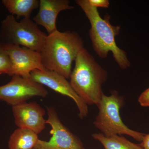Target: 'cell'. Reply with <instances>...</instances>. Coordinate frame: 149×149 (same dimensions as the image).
<instances>
[{
	"mask_svg": "<svg viewBox=\"0 0 149 149\" xmlns=\"http://www.w3.org/2000/svg\"><path fill=\"white\" fill-rule=\"evenodd\" d=\"M75 3L84 11L91 23L89 36L95 52L100 58L104 59L111 52L116 62L121 69L128 68L131 63L127 53L117 46L115 40L120 32V26L112 25L109 15L102 18L97 8L91 6L88 0H77Z\"/></svg>",
	"mask_w": 149,
	"mask_h": 149,
	"instance_id": "obj_1",
	"label": "cell"
},
{
	"mask_svg": "<svg viewBox=\"0 0 149 149\" xmlns=\"http://www.w3.org/2000/svg\"><path fill=\"white\" fill-rule=\"evenodd\" d=\"M83 47V38L77 32L57 30L47 36L40 52L42 64L45 69L69 79L72 62Z\"/></svg>",
	"mask_w": 149,
	"mask_h": 149,
	"instance_id": "obj_2",
	"label": "cell"
},
{
	"mask_svg": "<svg viewBox=\"0 0 149 149\" xmlns=\"http://www.w3.org/2000/svg\"><path fill=\"white\" fill-rule=\"evenodd\" d=\"M74 61L70 77V85L87 105L97 106L103 93L102 85L108 78L107 72L84 47Z\"/></svg>",
	"mask_w": 149,
	"mask_h": 149,
	"instance_id": "obj_3",
	"label": "cell"
},
{
	"mask_svg": "<svg viewBox=\"0 0 149 149\" xmlns=\"http://www.w3.org/2000/svg\"><path fill=\"white\" fill-rule=\"evenodd\" d=\"M110 95L103 93L98 105L99 112L94 125L105 136L126 135L142 142L146 134L131 130L123 123L120 117V109L124 104V98L117 91H113Z\"/></svg>",
	"mask_w": 149,
	"mask_h": 149,
	"instance_id": "obj_4",
	"label": "cell"
},
{
	"mask_svg": "<svg viewBox=\"0 0 149 149\" xmlns=\"http://www.w3.org/2000/svg\"><path fill=\"white\" fill-rule=\"evenodd\" d=\"M1 35L4 44L25 47L39 52L47 36L30 17L18 22L11 15L2 21Z\"/></svg>",
	"mask_w": 149,
	"mask_h": 149,
	"instance_id": "obj_5",
	"label": "cell"
},
{
	"mask_svg": "<svg viewBox=\"0 0 149 149\" xmlns=\"http://www.w3.org/2000/svg\"><path fill=\"white\" fill-rule=\"evenodd\" d=\"M48 119L46 123L51 126L49 141L39 139L33 149H85L83 143L65 126L53 107H47Z\"/></svg>",
	"mask_w": 149,
	"mask_h": 149,
	"instance_id": "obj_6",
	"label": "cell"
},
{
	"mask_svg": "<svg viewBox=\"0 0 149 149\" xmlns=\"http://www.w3.org/2000/svg\"><path fill=\"white\" fill-rule=\"evenodd\" d=\"M48 94L43 85L19 75H13L8 83L0 86V100L12 106L23 103L34 97H45Z\"/></svg>",
	"mask_w": 149,
	"mask_h": 149,
	"instance_id": "obj_7",
	"label": "cell"
},
{
	"mask_svg": "<svg viewBox=\"0 0 149 149\" xmlns=\"http://www.w3.org/2000/svg\"><path fill=\"white\" fill-rule=\"evenodd\" d=\"M30 78L36 83L73 100L78 108L80 118H85L88 116V105L75 93L70 83L61 74L46 69L42 70H36L31 72Z\"/></svg>",
	"mask_w": 149,
	"mask_h": 149,
	"instance_id": "obj_8",
	"label": "cell"
},
{
	"mask_svg": "<svg viewBox=\"0 0 149 149\" xmlns=\"http://www.w3.org/2000/svg\"><path fill=\"white\" fill-rule=\"evenodd\" d=\"M4 44L11 63L10 76L30 78L32 71L45 69L42 64L40 52L25 47Z\"/></svg>",
	"mask_w": 149,
	"mask_h": 149,
	"instance_id": "obj_9",
	"label": "cell"
},
{
	"mask_svg": "<svg viewBox=\"0 0 149 149\" xmlns=\"http://www.w3.org/2000/svg\"><path fill=\"white\" fill-rule=\"evenodd\" d=\"M12 110L15 123L18 128L32 130L37 135L45 128V111L36 102H25L14 106Z\"/></svg>",
	"mask_w": 149,
	"mask_h": 149,
	"instance_id": "obj_10",
	"label": "cell"
},
{
	"mask_svg": "<svg viewBox=\"0 0 149 149\" xmlns=\"http://www.w3.org/2000/svg\"><path fill=\"white\" fill-rule=\"evenodd\" d=\"M74 8L68 0H40L39 11L33 20L45 27L48 35H50L57 30L56 22L58 14Z\"/></svg>",
	"mask_w": 149,
	"mask_h": 149,
	"instance_id": "obj_11",
	"label": "cell"
},
{
	"mask_svg": "<svg viewBox=\"0 0 149 149\" xmlns=\"http://www.w3.org/2000/svg\"><path fill=\"white\" fill-rule=\"evenodd\" d=\"M38 135L28 129L18 128L10 135L9 149H33L39 140Z\"/></svg>",
	"mask_w": 149,
	"mask_h": 149,
	"instance_id": "obj_12",
	"label": "cell"
},
{
	"mask_svg": "<svg viewBox=\"0 0 149 149\" xmlns=\"http://www.w3.org/2000/svg\"><path fill=\"white\" fill-rule=\"evenodd\" d=\"M2 3L11 15L17 17H30L34 10L39 7L38 0H3Z\"/></svg>",
	"mask_w": 149,
	"mask_h": 149,
	"instance_id": "obj_13",
	"label": "cell"
},
{
	"mask_svg": "<svg viewBox=\"0 0 149 149\" xmlns=\"http://www.w3.org/2000/svg\"><path fill=\"white\" fill-rule=\"evenodd\" d=\"M92 136L100 142L105 149H144L141 144L134 143L119 135L106 136L102 133H95Z\"/></svg>",
	"mask_w": 149,
	"mask_h": 149,
	"instance_id": "obj_14",
	"label": "cell"
},
{
	"mask_svg": "<svg viewBox=\"0 0 149 149\" xmlns=\"http://www.w3.org/2000/svg\"><path fill=\"white\" fill-rule=\"evenodd\" d=\"M12 64L10 58L6 50L4 43L0 41V74L10 75Z\"/></svg>",
	"mask_w": 149,
	"mask_h": 149,
	"instance_id": "obj_15",
	"label": "cell"
},
{
	"mask_svg": "<svg viewBox=\"0 0 149 149\" xmlns=\"http://www.w3.org/2000/svg\"><path fill=\"white\" fill-rule=\"evenodd\" d=\"M138 101L141 106L149 107V88L141 93Z\"/></svg>",
	"mask_w": 149,
	"mask_h": 149,
	"instance_id": "obj_16",
	"label": "cell"
},
{
	"mask_svg": "<svg viewBox=\"0 0 149 149\" xmlns=\"http://www.w3.org/2000/svg\"><path fill=\"white\" fill-rule=\"evenodd\" d=\"M91 6L97 8H108L110 3L108 0H88Z\"/></svg>",
	"mask_w": 149,
	"mask_h": 149,
	"instance_id": "obj_17",
	"label": "cell"
},
{
	"mask_svg": "<svg viewBox=\"0 0 149 149\" xmlns=\"http://www.w3.org/2000/svg\"><path fill=\"white\" fill-rule=\"evenodd\" d=\"M141 144L144 149H149V134L145 135Z\"/></svg>",
	"mask_w": 149,
	"mask_h": 149,
	"instance_id": "obj_18",
	"label": "cell"
}]
</instances>
